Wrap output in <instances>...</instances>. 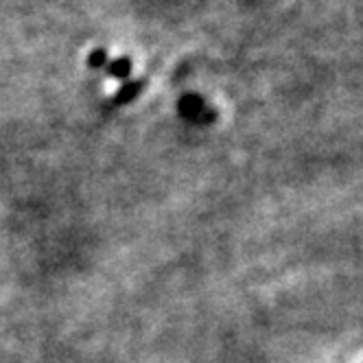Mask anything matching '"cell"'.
<instances>
[{
	"instance_id": "cell-1",
	"label": "cell",
	"mask_w": 363,
	"mask_h": 363,
	"mask_svg": "<svg viewBox=\"0 0 363 363\" xmlns=\"http://www.w3.org/2000/svg\"><path fill=\"white\" fill-rule=\"evenodd\" d=\"M179 114L191 121H203V101L197 94H189L179 101Z\"/></svg>"
},
{
	"instance_id": "cell-2",
	"label": "cell",
	"mask_w": 363,
	"mask_h": 363,
	"mask_svg": "<svg viewBox=\"0 0 363 363\" xmlns=\"http://www.w3.org/2000/svg\"><path fill=\"white\" fill-rule=\"evenodd\" d=\"M143 90V82H127L118 88V92L114 94V103L116 106H125V103H132Z\"/></svg>"
},
{
	"instance_id": "cell-3",
	"label": "cell",
	"mask_w": 363,
	"mask_h": 363,
	"mask_svg": "<svg viewBox=\"0 0 363 363\" xmlns=\"http://www.w3.org/2000/svg\"><path fill=\"white\" fill-rule=\"evenodd\" d=\"M108 74L114 77V79H125L127 74H132V60L121 57V60L112 62V64L108 66Z\"/></svg>"
},
{
	"instance_id": "cell-4",
	"label": "cell",
	"mask_w": 363,
	"mask_h": 363,
	"mask_svg": "<svg viewBox=\"0 0 363 363\" xmlns=\"http://www.w3.org/2000/svg\"><path fill=\"white\" fill-rule=\"evenodd\" d=\"M106 57H108L106 50H103V48H96V50H92L90 57H88V66H90V68H101V66H106Z\"/></svg>"
}]
</instances>
